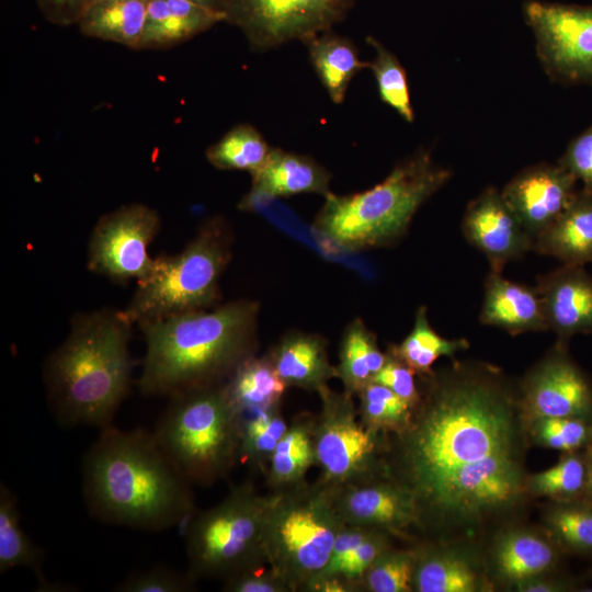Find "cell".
Wrapping results in <instances>:
<instances>
[{
  "label": "cell",
  "mask_w": 592,
  "mask_h": 592,
  "mask_svg": "<svg viewBox=\"0 0 592 592\" xmlns=\"http://www.w3.org/2000/svg\"><path fill=\"white\" fill-rule=\"evenodd\" d=\"M419 378L409 423L386 435L384 477L412 498L418 540L483 546L531 500L517 384L475 360Z\"/></svg>",
  "instance_id": "cell-1"
},
{
  "label": "cell",
  "mask_w": 592,
  "mask_h": 592,
  "mask_svg": "<svg viewBox=\"0 0 592 592\" xmlns=\"http://www.w3.org/2000/svg\"><path fill=\"white\" fill-rule=\"evenodd\" d=\"M82 468L86 504L102 522L158 532L195 511L193 485L152 432L112 424L102 429Z\"/></svg>",
  "instance_id": "cell-2"
},
{
  "label": "cell",
  "mask_w": 592,
  "mask_h": 592,
  "mask_svg": "<svg viewBox=\"0 0 592 592\" xmlns=\"http://www.w3.org/2000/svg\"><path fill=\"white\" fill-rule=\"evenodd\" d=\"M260 305L237 299L139 323L143 395L172 397L225 383L257 354Z\"/></svg>",
  "instance_id": "cell-3"
},
{
  "label": "cell",
  "mask_w": 592,
  "mask_h": 592,
  "mask_svg": "<svg viewBox=\"0 0 592 592\" xmlns=\"http://www.w3.org/2000/svg\"><path fill=\"white\" fill-rule=\"evenodd\" d=\"M132 327L123 310L110 308L72 318L44 366L48 407L59 423L101 430L112 424L129 392Z\"/></svg>",
  "instance_id": "cell-4"
},
{
  "label": "cell",
  "mask_w": 592,
  "mask_h": 592,
  "mask_svg": "<svg viewBox=\"0 0 592 592\" xmlns=\"http://www.w3.org/2000/svg\"><path fill=\"white\" fill-rule=\"evenodd\" d=\"M452 171L419 149L377 185L363 192H329L312 229L331 247L362 251L390 246L407 232L418 209L451 179Z\"/></svg>",
  "instance_id": "cell-5"
},
{
  "label": "cell",
  "mask_w": 592,
  "mask_h": 592,
  "mask_svg": "<svg viewBox=\"0 0 592 592\" xmlns=\"http://www.w3.org/2000/svg\"><path fill=\"white\" fill-rule=\"evenodd\" d=\"M169 399L152 431L159 445L192 485L225 479L239 462L241 428L225 383Z\"/></svg>",
  "instance_id": "cell-6"
},
{
  "label": "cell",
  "mask_w": 592,
  "mask_h": 592,
  "mask_svg": "<svg viewBox=\"0 0 592 592\" xmlns=\"http://www.w3.org/2000/svg\"><path fill=\"white\" fill-rule=\"evenodd\" d=\"M231 229L223 217H212L177 254L155 258L149 275L122 309L133 323L217 305L219 281L231 259Z\"/></svg>",
  "instance_id": "cell-7"
},
{
  "label": "cell",
  "mask_w": 592,
  "mask_h": 592,
  "mask_svg": "<svg viewBox=\"0 0 592 592\" xmlns=\"http://www.w3.org/2000/svg\"><path fill=\"white\" fill-rule=\"evenodd\" d=\"M344 525L332 491L319 480L273 492L262 537L267 566L292 592H304L308 582L327 566Z\"/></svg>",
  "instance_id": "cell-8"
},
{
  "label": "cell",
  "mask_w": 592,
  "mask_h": 592,
  "mask_svg": "<svg viewBox=\"0 0 592 592\" xmlns=\"http://www.w3.org/2000/svg\"><path fill=\"white\" fill-rule=\"evenodd\" d=\"M273 492L251 482L231 488L216 505L193 512L185 532L189 572L196 579H221L266 563L262 537Z\"/></svg>",
  "instance_id": "cell-9"
},
{
  "label": "cell",
  "mask_w": 592,
  "mask_h": 592,
  "mask_svg": "<svg viewBox=\"0 0 592 592\" xmlns=\"http://www.w3.org/2000/svg\"><path fill=\"white\" fill-rule=\"evenodd\" d=\"M320 410L314 414V443L319 480L334 490L384 477L386 433L366 428L354 396L325 386L317 392Z\"/></svg>",
  "instance_id": "cell-10"
},
{
  "label": "cell",
  "mask_w": 592,
  "mask_h": 592,
  "mask_svg": "<svg viewBox=\"0 0 592 592\" xmlns=\"http://www.w3.org/2000/svg\"><path fill=\"white\" fill-rule=\"evenodd\" d=\"M354 0H224V22L239 27L252 49L265 50L326 32Z\"/></svg>",
  "instance_id": "cell-11"
},
{
  "label": "cell",
  "mask_w": 592,
  "mask_h": 592,
  "mask_svg": "<svg viewBox=\"0 0 592 592\" xmlns=\"http://www.w3.org/2000/svg\"><path fill=\"white\" fill-rule=\"evenodd\" d=\"M536 54L554 80L592 84V7L527 1Z\"/></svg>",
  "instance_id": "cell-12"
},
{
  "label": "cell",
  "mask_w": 592,
  "mask_h": 592,
  "mask_svg": "<svg viewBox=\"0 0 592 592\" xmlns=\"http://www.w3.org/2000/svg\"><path fill=\"white\" fill-rule=\"evenodd\" d=\"M161 225L159 213L143 203L123 205L99 218L88 248V269L117 283L146 278L153 261L148 247Z\"/></svg>",
  "instance_id": "cell-13"
},
{
  "label": "cell",
  "mask_w": 592,
  "mask_h": 592,
  "mask_svg": "<svg viewBox=\"0 0 592 592\" xmlns=\"http://www.w3.org/2000/svg\"><path fill=\"white\" fill-rule=\"evenodd\" d=\"M524 422L537 418L592 419V383L568 352L556 343L517 383Z\"/></svg>",
  "instance_id": "cell-14"
},
{
  "label": "cell",
  "mask_w": 592,
  "mask_h": 592,
  "mask_svg": "<svg viewBox=\"0 0 592 592\" xmlns=\"http://www.w3.org/2000/svg\"><path fill=\"white\" fill-rule=\"evenodd\" d=\"M331 491L335 510L345 525L382 531L407 544L418 540L413 500L392 480L380 477Z\"/></svg>",
  "instance_id": "cell-15"
},
{
  "label": "cell",
  "mask_w": 592,
  "mask_h": 592,
  "mask_svg": "<svg viewBox=\"0 0 592 592\" xmlns=\"http://www.w3.org/2000/svg\"><path fill=\"white\" fill-rule=\"evenodd\" d=\"M561 550L543 528L511 523L493 532L483 545L486 571L494 588H513L555 572Z\"/></svg>",
  "instance_id": "cell-16"
},
{
  "label": "cell",
  "mask_w": 592,
  "mask_h": 592,
  "mask_svg": "<svg viewBox=\"0 0 592 592\" xmlns=\"http://www.w3.org/2000/svg\"><path fill=\"white\" fill-rule=\"evenodd\" d=\"M462 230L469 244L487 258L491 271L502 272L509 262L533 251V239L494 186L468 203Z\"/></svg>",
  "instance_id": "cell-17"
},
{
  "label": "cell",
  "mask_w": 592,
  "mask_h": 592,
  "mask_svg": "<svg viewBox=\"0 0 592 592\" xmlns=\"http://www.w3.org/2000/svg\"><path fill=\"white\" fill-rule=\"evenodd\" d=\"M577 180L560 163H537L515 174L502 196L533 241L566 210L578 190Z\"/></svg>",
  "instance_id": "cell-18"
},
{
  "label": "cell",
  "mask_w": 592,
  "mask_h": 592,
  "mask_svg": "<svg viewBox=\"0 0 592 592\" xmlns=\"http://www.w3.org/2000/svg\"><path fill=\"white\" fill-rule=\"evenodd\" d=\"M413 592H487L494 587L486 571L483 546L417 540Z\"/></svg>",
  "instance_id": "cell-19"
},
{
  "label": "cell",
  "mask_w": 592,
  "mask_h": 592,
  "mask_svg": "<svg viewBox=\"0 0 592 592\" xmlns=\"http://www.w3.org/2000/svg\"><path fill=\"white\" fill-rule=\"evenodd\" d=\"M548 331L569 342L576 334H592V276L584 265L561 264L539 276L535 286Z\"/></svg>",
  "instance_id": "cell-20"
},
{
  "label": "cell",
  "mask_w": 592,
  "mask_h": 592,
  "mask_svg": "<svg viewBox=\"0 0 592 592\" xmlns=\"http://www.w3.org/2000/svg\"><path fill=\"white\" fill-rule=\"evenodd\" d=\"M479 320L512 335L548 331L536 288L510 281L502 272L491 270L485 280Z\"/></svg>",
  "instance_id": "cell-21"
},
{
  "label": "cell",
  "mask_w": 592,
  "mask_h": 592,
  "mask_svg": "<svg viewBox=\"0 0 592 592\" xmlns=\"http://www.w3.org/2000/svg\"><path fill=\"white\" fill-rule=\"evenodd\" d=\"M287 387L318 392L332 378L337 367L328 357L327 341L319 334L289 332L266 353Z\"/></svg>",
  "instance_id": "cell-22"
},
{
  "label": "cell",
  "mask_w": 592,
  "mask_h": 592,
  "mask_svg": "<svg viewBox=\"0 0 592 592\" xmlns=\"http://www.w3.org/2000/svg\"><path fill=\"white\" fill-rule=\"evenodd\" d=\"M224 21V15L190 0H148L138 49H166Z\"/></svg>",
  "instance_id": "cell-23"
},
{
  "label": "cell",
  "mask_w": 592,
  "mask_h": 592,
  "mask_svg": "<svg viewBox=\"0 0 592 592\" xmlns=\"http://www.w3.org/2000/svg\"><path fill=\"white\" fill-rule=\"evenodd\" d=\"M252 192L273 198L300 193L327 195L331 175L312 158L272 148L265 162L253 173Z\"/></svg>",
  "instance_id": "cell-24"
},
{
  "label": "cell",
  "mask_w": 592,
  "mask_h": 592,
  "mask_svg": "<svg viewBox=\"0 0 592 592\" xmlns=\"http://www.w3.org/2000/svg\"><path fill=\"white\" fill-rule=\"evenodd\" d=\"M533 251L562 264L592 262V193L579 190L566 210L535 239Z\"/></svg>",
  "instance_id": "cell-25"
},
{
  "label": "cell",
  "mask_w": 592,
  "mask_h": 592,
  "mask_svg": "<svg viewBox=\"0 0 592 592\" xmlns=\"http://www.w3.org/2000/svg\"><path fill=\"white\" fill-rule=\"evenodd\" d=\"M312 425L314 414L306 412L288 425L264 473L269 492H282L306 481L308 470L316 466Z\"/></svg>",
  "instance_id": "cell-26"
},
{
  "label": "cell",
  "mask_w": 592,
  "mask_h": 592,
  "mask_svg": "<svg viewBox=\"0 0 592 592\" xmlns=\"http://www.w3.org/2000/svg\"><path fill=\"white\" fill-rule=\"evenodd\" d=\"M225 387L241 417L281 407L287 388L266 353L242 362L225 382Z\"/></svg>",
  "instance_id": "cell-27"
},
{
  "label": "cell",
  "mask_w": 592,
  "mask_h": 592,
  "mask_svg": "<svg viewBox=\"0 0 592 592\" xmlns=\"http://www.w3.org/2000/svg\"><path fill=\"white\" fill-rule=\"evenodd\" d=\"M148 0H100L88 5L77 25L89 37L138 49Z\"/></svg>",
  "instance_id": "cell-28"
},
{
  "label": "cell",
  "mask_w": 592,
  "mask_h": 592,
  "mask_svg": "<svg viewBox=\"0 0 592 592\" xmlns=\"http://www.w3.org/2000/svg\"><path fill=\"white\" fill-rule=\"evenodd\" d=\"M311 64L333 103L344 101L352 78L369 62L360 59L356 47L346 38L326 31L303 41Z\"/></svg>",
  "instance_id": "cell-29"
},
{
  "label": "cell",
  "mask_w": 592,
  "mask_h": 592,
  "mask_svg": "<svg viewBox=\"0 0 592 592\" xmlns=\"http://www.w3.org/2000/svg\"><path fill=\"white\" fill-rule=\"evenodd\" d=\"M386 358L387 353L380 351L375 334L364 321L361 318L352 320L341 337L335 366L344 390L356 396L373 382Z\"/></svg>",
  "instance_id": "cell-30"
},
{
  "label": "cell",
  "mask_w": 592,
  "mask_h": 592,
  "mask_svg": "<svg viewBox=\"0 0 592 592\" xmlns=\"http://www.w3.org/2000/svg\"><path fill=\"white\" fill-rule=\"evenodd\" d=\"M542 528L561 551L592 556V499L550 501L543 509Z\"/></svg>",
  "instance_id": "cell-31"
},
{
  "label": "cell",
  "mask_w": 592,
  "mask_h": 592,
  "mask_svg": "<svg viewBox=\"0 0 592 592\" xmlns=\"http://www.w3.org/2000/svg\"><path fill=\"white\" fill-rule=\"evenodd\" d=\"M468 348L469 342L465 338L447 339L440 335L430 323L426 307L420 306L409 334L399 344L389 345L387 352L406 363L417 376H422L433 369L440 357L454 358Z\"/></svg>",
  "instance_id": "cell-32"
},
{
  "label": "cell",
  "mask_w": 592,
  "mask_h": 592,
  "mask_svg": "<svg viewBox=\"0 0 592 592\" xmlns=\"http://www.w3.org/2000/svg\"><path fill=\"white\" fill-rule=\"evenodd\" d=\"M16 567L31 568L44 582L42 553L24 532L16 499L3 483L0 487V572Z\"/></svg>",
  "instance_id": "cell-33"
},
{
  "label": "cell",
  "mask_w": 592,
  "mask_h": 592,
  "mask_svg": "<svg viewBox=\"0 0 592 592\" xmlns=\"http://www.w3.org/2000/svg\"><path fill=\"white\" fill-rule=\"evenodd\" d=\"M271 149L261 133L250 124H239L206 149V159L219 170L253 173L267 159Z\"/></svg>",
  "instance_id": "cell-34"
},
{
  "label": "cell",
  "mask_w": 592,
  "mask_h": 592,
  "mask_svg": "<svg viewBox=\"0 0 592 592\" xmlns=\"http://www.w3.org/2000/svg\"><path fill=\"white\" fill-rule=\"evenodd\" d=\"M587 480L583 451L562 453L550 468L528 474L526 492L531 500L568 501L584 497Z\"/></svg>",
  "instance_id": "cell-35"
},
{
  "label": "cell",
  "mask_w": 592,
  "mask_h": 592,
  "mask_svg": "<svg viewBox=\"0 0 592 592\" xmlns=\"http://www.w3.org/2000/svg\"><path fill=\"white\" fill-rule=\"evenodd\" d=\"M287 428L281 407L241 417L239 462L264 475Z\"/></svg>",
  "instance_id": "cell-36"
},
{
  "label": "cell",
  "mask_w": 592,
  "mask_h": 592,
  "mask_svg": "<svg viewBox=\"0 0 592 592\" xmlns=\"http://www.w3.org/2000/svg\"><path fill=\"white\" fill-rule=\"evenodd\" d=\"M356 397L362 423L376 432L392 434L409 423L413 408L389 388L372 382Z\"/></svg>",
  "instance_id": "cell-37"
},
{
  "label": "cell",
  "mask_w": 592,
  "mask_h": 592,
  "mask_svg": "<svg viewBox=\"0 0 592 592\" xmlns=\"http://www.w3.org/2000/svg\"><path fill=\"white\" fill-rule=\"evenodd\" d=\"M415 549L412 544L383 553L358 580V592H413Z\"/></svg>",
  "instance_id": "cell-38"
},
{
  "label": "cell",
  "mask_w": 592,
  "mask_h": 592,
  "mask_svg": "<svg viewBox=\"0 0 592 592\" xmlns=\"http://www.w3.org/2000/svg\"><path fill=\"white\" fill-rule=\"evenodd\" d=\"M524 423L531 445L571 453L584 451L592 443V419L537 418Z\"/></svg>",
  "instance_id": "cell-39"
},
{
  "label": "cell",
  "mask_w": 592,
  "mask_h": 592,
  "mask_svg": "<svg viewBox=\"0 0 592 592\" xmlns=\"http://www.w3.org/2000/svg\"><path fill=\"white\" fill-rule=\"evenodd\" d=\"M376 56L369 68L373 70L382 101L392 107L405 121L414 118L407 72L397 57L378 41L368 37Z\"/></svg>",
  "instance_id": "cell-40"
},
{
  "label": "cell",
  "mask_w": 592,
  "mask_h": 592,
  "mask_svg": "<svg viewBox=\"0 0 592 592\" xmlns=\"http://www.w3.org/2000/svg\"><path fill=\"white\" fill-rule=\"evenodd\" d=\"M196 579L187 571L180 572L167 566L130 573L116 588L118 592H189Z\"/></svg>",
  "instance_id": "cell-41"
},
{
  "label": "cell",
  "mask_w": 592,
  "mask_h": 592,
  "mask_svg": "<svg viewBox=\"0 0 592 592\" xmlns=\"http://www.w3.org/2000/svg\"><path fill=\"white\" fill-rule=\"evenodd\" d=\"M394 539L388 533L375 532L340 563L333 576L343 577L358 592V580L383 553L395 546Z\"/></svg>",
  "instance_id": "cell-42"
},
{
  "label": "cell",
  "mask_w": 592,
  "mask_h": 592,
  "mask_svg": "<svg viewBox=\"0 0 592 592\" xmlns=\"http://www.w3.org/2000/svg\"><path fill=\"white\" fill-rule=\"evenodd\" d=\"M386 353V362L375 375L373 382L389 388L409 406L414 408L420 399V388L415 382V372L392 354Z\"/></svg>",
  "instance_id": "cell-43"
},
{
  "label": "cell",
  "mask_w": 592,
  "mask_h": 592,
  "mask_svg": "<svg viewBox=\"0 0 592 592\" xmlns=\"http://www.w3.org/2000/svg\"><path fill=\"white\" fill-rule=\"evenodd\" d=\"M558 163L592 193V124L570 141Z\"/></svg>",
  "instance_id": "cell-44"
},
{
  "label": "cell",
  "mask_w": 592,
  "mask_h": 592,
  "mask_svg": "<svg viewBox=\"0 0 592 592\" xmlns=\"http://www.w3.org/2000/svg\"><path fill=\"white\" fill-rule=\"evenodd\" d=\"M227 592H292L286 582L270 567L248 569L224 580Z\"/></svg>",
  "instance_id": "cell-45"
},
{
  "label": "cell",
  "mask_w": 592,
  "mask_h": 592,
  "mask_svg": "<svg viewBox=\"0 0 592 592\" xmlns=\"http://www.w3.org/2000/svg\"><path fill=\"white\" fill-rule=\"evenodd\" d=\"M375 532L377 530L344 525L337 535L327 566L317 576H333L340 563Z\"/></svg>",
  "instance_id": "cell-46"
},
{
  "label": "cell",
  "mask_w": 592,
  "mask_h": 592,
  "mask_svg": "<svg viewBox=\"0 0 592 592\" xmlns=\"http://www.w3.org/2000/svg\"><path fill=\"white\" fill-rule=\"evenodd\" d=\"M42 15L59 26L77 24L89 0H34Z\"/></svg>",
  "instance_id": "cell-47"
},
{
  "label": "cell",
  "mask_w": 592,
  "mask_h": 592,
  "mask_svg": "<svg viewBox=\"0 0 592 592\" xmlns=\"http://www.w3.org/2000/svg\"><path fill=\"white\" fill-rule=\"evenodd\" d=\"M556 572V571H555ZM555 572L544 573L516 584V592H565L576 588L574 583L557 576Z\"/></svg>",
  "instance_id": "cell-48"
},
{
  "label": "cell",
  "mask_w": 592,
  "mask_h": 592,
  "mask_svg": "<svg viewBox=\"0 0 592 592\" xmlns=\"http://www.w3.org/2000/svg\"><path fill=\"white\" fill-rule=\"evenodd\" d=\"M304 592H355V589L341 576H316Z\"/></svg>",
  "instance_id": "cell-49"
},
{
  "label": "cell",
  "mask_w": 592,
  "mask_h": 592,
  "mask_svg": "<svg viewBox=\"0 0 592 592\" xmlns=\"http://www.w3.org/2000/svg\"><path fill=\"white\" fill-rule=\"evenodd\" d=\"M585 460V489L584 497L592 499V443L583 451Z\"/></svg>",
  "instance_id": "cell-50"
},
{
  "label": "cell",
  "mask_w": 592,
  "mask_h": 592,
  "mask_svg": "<svg viewBox=\"0 0 592 592\" xmlns=\"http://www.w3.org/2000/svg\"><path fill=\"white\" fill-rule=\"evenodd\" d=\"M190 1L224 15V0H190Z\"/></svg>",
  "instance_id": "cell-51"
},
{
  "label": "cell",
  "mask_w": 592,
  "mask_h": 592,
  "mask_svg": "<svg viewBox=\"0 0 592 592\" xmlns=\"http://www.w3.org/2000/svg\"><path fill=\"white\" fill-rule=\"evenodd\" d=\"M96 1H100V0H89V4L94 3Z\"/></svg>",
  "instance_id": "cell-52"
}]
</instances>
